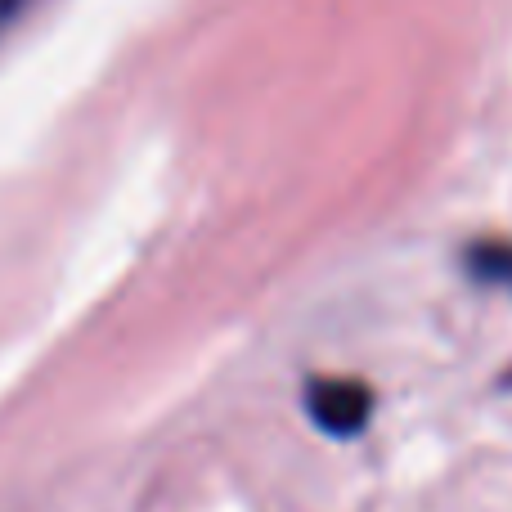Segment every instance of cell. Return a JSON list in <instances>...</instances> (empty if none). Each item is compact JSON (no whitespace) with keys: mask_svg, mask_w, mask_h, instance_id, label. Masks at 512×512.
Here are the masks:
<instances>
[{"mask_svg":"<svg viewBox=\"0 0 512 512\" xmlns=\"http://www.w3.org/2000/svg\"><path fill=\"white\" fill-rule=\"evenodd\" d=\"M306 405H310V418L328 436H355L373 414L369 387L355 378H315L306 387Z\"/></svg>","mask_w":512,"mask_h":512,"instance_id":"obj_1","label":"cell"},{"mask_svg":"<svg viewBox=\"0 0 512 512\" xmlns=\"http://www.w3.org/2000/svg\"><path fill=\"white\" fill-rule=\"evenodd\" d=\"M468 270L481 283H499L512 292V243H477L468 248Z\"/></svg>","mask_w":512,"mask_h":512,"instance_id":"obj_2","label":"cell"},{"mask_svg":"<svg viewBox=\"0 0 512 512\" xmlns=\"http://www.w3.org/2000/svg\"><path fill=\"white\" fill-rule=\"evenodd\" d=\"M5 5H9V0H0V9H5Z\"/></svg>","mask_w":512,"mask_h":512,"instance_id":"obj_3","label":"cell"}]
</instances>
